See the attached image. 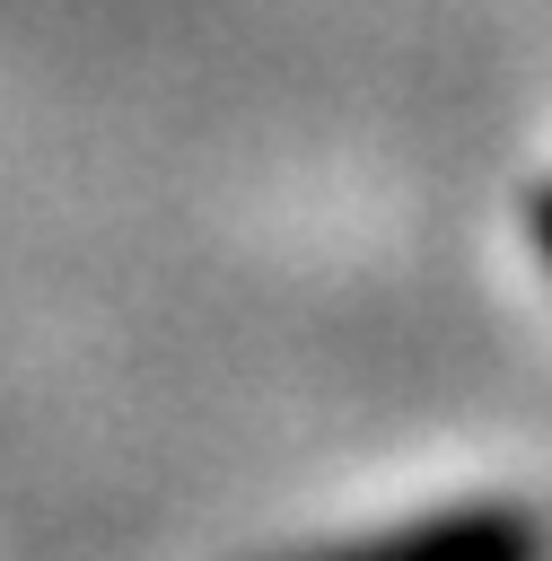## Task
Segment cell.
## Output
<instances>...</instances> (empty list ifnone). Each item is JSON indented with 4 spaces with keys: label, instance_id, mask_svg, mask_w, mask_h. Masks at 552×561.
<instances>
[{
    "label": "cell",
    "instance_id": "cell-1",
    "mask_svg": "<svg viewBox=\"0 0 552 561\" xmlns=\"http://www.w3.org/2000/svg\"><path fill=\"white\" fill-rule=\"evenodd\" d=\"M289 561H552V517L517 491H491V500L412 508V517L368 526V535H333V543L289 552Z\"/></svg>",
    "mask_w": 552,
    "mask_h": 561
},
{
    "label": "cell",
    "instance_id": "cell-2",
    "mask_svg": "<svg viewBox=\"0 0 552 561\" xmlns=\"http://www.w3.org/2000/svg\"><path fill=\"white\" fill-rule=\"evenodd\" d=\"M526 237H534V254H543V272H552V175H543L534 202H526Z\"/></svg>",
    "mask_w": 552,
    "mask_h": 561
}]
</instances>
